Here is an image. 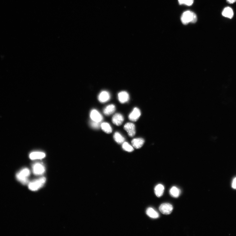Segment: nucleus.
<instances>
[{
	"mask_svg": "<svg viewBox=\"0 0 236 236\" xmlns=\"http://www.w3.org/2000/svg\"><path fill=\"white\" fill-rule=\"evenodd\" d=\"M31 174L30 171L27 168H24L17 172L16 175L17 180L21 183L26 185L29 182V177Z\"/></svg>",
	"mask_w": 236,
	"mask_h": 236,
	"instance_id": "1",
	"label": "nucleus"
},
{
	"mask_svg": "<svg viewBox=\"0 0 236 236\" xmlns=\"http://www.w3.org/2000/svg\"><path fill=\"white\" fill-rule=\"evenodd\" d=\"M181 21L184 25H187L189 23H195L197 21V17L193 12L190 11L184 12L181 17Z\"/></svg>",
	"mask_w": 236,
	"mask_h": 236,
	"instance_id": "2",
	"label": "nucleus"
},
{
	"mask_svg": "<svg viewBox=\"0 0 236 236\" xmlns=\"http://www.w3.org/2000/svg\"><path fill=\"white\" fill-rule=\"evenodd\" d=\"M46 181V179L44 177L31 181L28 184L29 188L32 191H36L43 187Z\"/></svg>",
	"mask_w": 236,
	"mask_h": 236,
	"instance_id": "3",
	"label": "nucleus"
},
{
	"mask_svg": "<svg viewBox=\"0 0 236 236\" xmlns=\"http://www.w3.org/2000/svg\"><path fill=\"white\" fill-rule=\"evenodd\" d=\"M32 170L34 174L37 175H43L45 171L44 165L39 162L35 163L33 165Z\"/></svg>",
	"mask_w": 236,
	"mask_h": 236,
	"instance_id": "4",
	"label": "nucleus"
},
{
	"mask_svg": "<svg viewBox=\"0 0 236 236\" xmlns=\"http://www.w3.org/2000/svg\"><path fill=\"white\" fill-rule=\"evenodd\" d=\"M173 209V206L169 203H163L159 208V210L162 214L164 215H169Z\"/></svg>",
	"mask_w": 236,
	"mask_h": 236,
	"instance_id": "5",
	"label": "nucleus"
},
{
	"mask_svg": "<svg viewBox=\"0 0 236 236\" xmlns=\"http://www.w3.org/2000/svg\"><path fill=\"white\" fill-rule=\"evenodd\" d=\"M124 129L127 131L130 137H133L135 135L136 133L135 127L134 124L130 122L127 123L124 125Z\"/></svg>",
	"mask_w": 236,
	"mask_h": 236,
	"instance_id": "6",
	"label": "nucleus"
},
{
	"mask_svg": "<svg viewBox=\"0 0 236 236\" xmlns=\"http://www.w3.org/2000/svg\"><path fill=\"white\" fill-rule=\"evenodd\" d=\"M141 114V112L139 109L137 108H135L132 112H131L129 116V120L132 121H137L139 119Z\"/></svg>",
	"mask_w": 236,
	"mask_h": 236,
	"instance_id": "7",
	"label": "nucleus"
},
{
	"mask_svg": "<svg viewBox=\"0 0 236 236\" xmlns=\"http://www.w3.org/2000/svg\"><path fill=\"white\" fill-rule=\"evenodd\" d=\"M90 116L92 120L95 122H101L103 119V117L101 113L95 109L91 111Z\"/></svg>",
	"mask_w": 236,
	"mask_h": 236,
	"instance_id": "8",
	"label": "nucleus"
},
{
	"mask_svg": "<svg viewBox=\"0 0 236 236\" xmlns=\"http://www.w3.org/2000/svg\"><path fill=\"white\" fill-rule=\"evenodd\" d=\"M124 118L120 113H116L113 116L112 122L113 124L117 126H120L123 124Z\"/></svg>",
	"mask_w": 236,
	"mask_h": 236,
	"instance_id": "9",
	"label": "nucleus"
},
{
	"mask_svg": "<svg viewBox=\"0 0 236 236\" xmlns=\"http://www.w3.org/2000/svg\"><path fill=\"white\" fill-rule=\"evenodd\" d=\"M98 99L101 103H105L110 98V95L109 93L106 90H103L98 95Z\"/></svg>",
	"mask_w": 236,
	"mask_h": 236,
	"instance_id": "10",
	"label": "nucleus"
},
{
	"mask_svg": "<svg viewBox=\"0 0 236 236\" xmlns=\"http://www.w3.org/2000/svg\"><path fill=\"white\" fill-rule=\"evenodd\" d=\"M46 156V154L43 152L35 151L29 154V158L31 160L42 159Z\"/></svg>",
	"mask_w": 236,
	"mask_h": 236,
	"instance_id": "11",
	"label": "nucleus"
},
{
	"mask_svg": "<svg viewBox=\"0 0 236 236\" xmlns=\"http://www.w3.org/2000/svg\"><path fill=\"white\" fill-rule=\"evenodd\" d=\"M144 142V140L142 138H134L131 141V142L133 147L137 149L141 148Z\"/></svg>",
	"mask_w": 236,
	"mask_h": 236,
	"instance_id": "12",
	"label": "nucleus"
},
{
	"mask_svg": "<svg viewBox=\"0 0 236 236\" xmlns=\"http://www.w3.org/2000/svg\"><path fill=\"white\" fill-rule=\"evenodd\" d=\"M118 99L121 103H124L128 102L129 99L128 93L126 91H122L118 94Z\"/></svg>",
	"mask_w": 236,
	"mask_h": 236,
	"instance_id": "13",
	"label": "nucleus"
},
{
	"mask_svg": "<svg viewBox=\"0 0 236 236\" xmlns=\"http://www.w3.org/2000/svg\"><path fill=\"white\" fill-rule=\"evenodd\" d=\"M116 109L115 105L113 104H110L104 108L103 113L106 116H109L113 114L115 112Z\"/></svg>",
	"mask_w": 236,
	"mask_h": 236,
	"instance_id": "14",
	"label": "nucleus"
},
{
	"mask_svg": "<svg viewBox=\"0 0 236 236\" xmlns=\"http://www.w3.org/2000/svg\"><path fill=\"white\" fill-rule=\"evenodd\" d=\"M222 15L224 17L231 19L234 16V12L232 9L231 8L227 7L222 12Z\"/></svg>",
	"mask_w": 236,
	"mask_h": 236,
	"instance_id": "15",
	"label": "nucleus"
},
{
	"mask_svg": "<svg viewBox=\"0 0 236 236\" xmlns=\"http://www.w3.org/2000/svg\"><path fill=\"white\" fill-rule=\"evenodd\" d=\"M146 214L149 217L153 219H157L160 215L158 212L152 208H149L146 211Z\"/></svg>",
	"mask_w": 236,
	"mask_h": 236,
	"instance_id": "16",
	"label": "nucleus"
},
{
	"mask_svg": "<svg viewBox=\"0 0 236 236\" xmlns=\"http://www.w3.org/2000/svg\"><path fill=\"white\" fill-rule=\"evenodd\" d=\"M164 187L161 184L157 185L155 189V193L158 197H161L164 193Z\"/></svg>",
	"mask_w": 236,
	"mask_h": 236,
	"instance_id": "17",
	"label": "nucleus"
},
{
	"mask_svg": "<svg viewBox=\"0 0 236 236\" xmlns=\"http://www.w3.org/2000/svg\"><path fill=\"white\" fill-rule=\"evenodd\" d=\"M113 138L115 141L119 144H123L125 140V138L119 133L116 132L113 135Z\"/></svg>",
	"mask_w": 236,
	"mask_h": 236,
	"instance_id": "18",
	"label": "nucleus"
},
{
	"mask_svg": "<svg viewBox=\"0 0 236 236\" xmlns=\"http://www.w3.org/2000/svg\"><path fill=\"white\" fill-rule=\"evenodd\" d=\"M102 130L107 134H109L112 131V129L109 124L107 122H103L101 125Z\"/></svg>",
	"mask_w": 236,
	"mask_h": 236,
	"instance_id": "19",
	"label": "nucleus"
},
{
	"mask_svg": "<svg viewBox=\"0 0 236 236\" xmlns=\"http://www.w3.org/2000/svg\"><path fill=\"white\" fill-rule=\"evenodd\" d=\"M171 196L174 197H178L180 194V190L178 188L174 186L172 187L170 190Z\"/></svg>",
	"mask_w": 236,
	"mask_h": 236,
	"instance_id": "20",
	"label": "nucleus"
},
{
	"mask_svg": "<svg viewBox=\"0 0 236 236\" xmlns=\"http://www.w3.org/2000/svg\"><path fill=\"white\" fill-rule=\"evenodd\" d=\"M122 148L124 150L128 152H132L134 150L133 148L127 142H124L122 144Z\"/></svg>",
	"mask_w": 236,
	"mask_h": 236,
	"instance_id": "21",
	"label": "nucleus"
},
{
	"mask_svg": "<svg viewBox=\"0 0 236 236\" xmlns=\"http://www.w3.org/2000/svg\"><path fill=\"white\" fill-rule=\"evenodd\" d=\"M194 0H179L180 5L185 4L187 6H191L194 3Z\"/></svg>",
	"mask_w": 236,
	"mask_h": 236,
	"instance_id": "22",
	"label": "nucleus"
},
{
	"mask_svg": "<svg viewBox=\"0 0 236 236\" xmlns=\"http://www.w3.org/2000/svg\"><path fill=\"white\" fill-rule=\"evenodd\" d=\"M101 122L92 121L90 122V125L92 127L95 129H98L101 127Z\"/></svg>",
	"mask_w": 236,
	"mask_h": 236,
	"instance_id": "23",
	"label": "nucleus"
},
{
	"mask_svg": "<svg viewBox=\"0 0 236 236\" xmlns=\"http://www.w3.org/2000/svg\"><path fill=\"white\" fill-rule=\"evenodd\" d=\"M232 187L234 189H236V177L234 179L233 181Z\"/></svg>",
	"mask_w": 236,
	"mask_h": 236,
	"instance_id": "24",
	"label": "nucleus"
},
{
	"mask_svg": "<svg viewBox=\"0 0 236 236\" xmlns=\"http://www.w3.org/2000/svg\"><path fill=\"white\" fill-rule=\"evenodd\" d=\"M227 2L230 4H233L236 2V0H227Z\"/></svg>",
	"mask_w": 236,
	"mask_h": 236,
	"instance_id": "25",
	"label": "nucleus"
}]
</instances>
